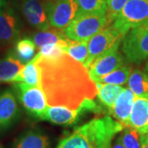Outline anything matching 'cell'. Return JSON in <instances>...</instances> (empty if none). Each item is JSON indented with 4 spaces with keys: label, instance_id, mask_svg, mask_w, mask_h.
Listing matches in <instances>:
<instances>
[{
    "label": "cell",
    "instance_id": "obj_1",
    "mask_svg": "<svg viewBox=\"0 0 148 148\" xmlns=\"http://www.w3.org/2000/svg\"><path fill=\"white\" fill-rule=\"evenodd\" d=\"M40 72V88L49 106L77 109L86 100H94L95 82L82 64L64 52L56 58H34Z\"/></svg>",
    "mask_w": 148,
    "mask_h": 148
},
{
    "label": "cell",
    "instance_id": "obj_2",
    "mask_svg": "<svg viewBox=\"0 0 148 148\" xmlns=\"http://www.w3.org/2000/svg\"><path fill=\"white\" fill-rule=\"evenodd\" d=\"M110 25L106 13H81L77 14L64 32L72 40L86 41Z\"/></svg>",
    "mask_w": 148,
    "mask_h": 148
},
{
    "label": "cell",
    "instance_id": "obj_3",
    "mask_svg": "<svg viewBox=\"0 0 148 148\" xmlns=\"http://www.w3.org/2000/svg\"><path fill=\"white\" fill-rule=\"evenodd\" d=\"M122 53L128 63L141 64L148 58V21L123 36Z\"/></svg>",
    "mask_w": 148,
    "mask_h": 148
},
{
    "label": "cell",
    "instance_id": "obj_4",
    "mask_svg": "<svg viewBox=\"0 0 148 148\" xmlns=\"http://www.w3.org/2000/svg\"><path fill=\"white\" fill-rule=\"evenodd\" d=\"M148 21V0H128L112 26L122 36Z\"/></svg>",
    "mask_w": 148,
    "mask_h": 148
},
{
    "label": "cell",
    "instance_id": "obj_5",
    "mask_svg": "<svg viewBox=\"0 0 148 148\" xmlns=\"http://www.w3.org/2000/svg\"><path fill=\"white\" fill-rule=\"evenodd\" d=\"M104 110L102 106L94 100H86L77 109H69L64 106H49L42 120H47L58 125L70 126L79 120L80 117L87 112L101 114Z\"/></svg>",
    "mask_w": 148,
    "mask_h": 148
},
{
    "label": "cell",
    "instance_id": "obj_6",
    "mask_svg": "<svg viewBox=\"0 0 148 148\" xmlns=\"http://www.w3.org/2000/svg\"><path fill=\"white\" fill-rule=\"evenodd\" d=\"M123 36L110 25L96 33L88 40V57L85 62L84 66L87 68L94 60L100 56L110 52L111 50L118 49Z\"/></svg>",
    "mask_w": 148,
    "mask_h": 148
},
{
    "label": "cell",
    "instance_id": "obj_7",
    "mask_svg": "<svg viewBox=\"0 0 148 148\" xmlns=\"http://www.w3.org/2000/svg\"><path fill=\"white\" fill-rule=\"evenodd\" d=\"M14 89L27 113L34 118L43 119L49 106L42 89L25 83H14Z\"/></svg>",
    "mask_w": 148,
    "mask_h": 148
},
{
    "label": "cell",
    "instance_id": "obj_8",
    "mask_svg": "<svg viewBox=\"0 0 148 148\" xmlns=\"http://www.w3.org/2000/svg\"><path fill=\"white\" fill-rule=\"evenodd\" d=\"M45 8L50 27L63 31L77 16L79 10L77 0H50Z\"/></svg>",
    "mask_w": 148,
    "mask_h": 148
},
{
    "label": "cell",
    "instance_id": "obj_9",
    "mask_svg": "<svg viewBox=\"0 0 148 148\" xmlns=\"http://www.w3.org/2000/svg\"><path fill=\"white\" fill-rule=\"evenodd\" d=\"M21 26L15 11L4 6L0 10V45L8 46L16 43L20 37Z\"/></svg>",
    "mask_w": 148,
    "mask_h": 148
},
{
    "label": "cell",
    "instance_id": "obj_10",
    "mask_svg": "<svg viewBox=\"0 0 148 148\" xmlns=\"http://www.w3.org/2000/svg\"><path fill=\"white\" fill-rule=\"evenodd\" d=\"M124 65V58L118 49L100 56L86 68L93 81L102 77Z\"/></svg>",
    "mask_w": 148,
    "mask_h": 148
},
{
    "label": "cell",
    "instance_id": "obj_11",
    "mask_svg": "<svg viewBox=\"0 0 148 148\" xmlns=\"http://www.w3.org/2000/svg\"><path fill=\"white\" fill-rule=\"evenodd\" d=\"M19 9L27 21L39 31L50 28L45 8L40 0H18Z\"/></svg>",
    "mask_w": 148,
    "mask_h": 148
},
{
    "label": "cell",
    "instance_id": "obj_12",
    "mask_svg": "<svg viewBox=\"0 0 148 148\" xmlns=\"http://www.w3.org/2000/svg\"><path fill=\"white\" fill-rule=\"evenodd\" d=\"M20 115V109L16 95L10 89L0 94V130H5L13 125Z\"/></svg>",
    "mask_w": 148,
    "mask_h": 148
},
{
    "label": "cell",
    "instance_id": "obj_13",
    "mask_svg": "<svg viewBox=\"0 0 148 148\" xmlns=\"http://www.w3.org/2000/svg\"><path fill=\"white\" fill-rule=\"evenodd\" d=\"M136 96L129 88H123L109 114L115 120L127 127Z\"/></svg>",
    "mask_w": 148,
    "mask_h": 148
},
{
    "label": "cell",
    "instance_id": "obj_14",
    "mask_svg": "<svg viewBox=\"0 0 148 148\" xmlns=\"http://www.w3.org/2000/svg\"><path fill=\"white\" fill-rule=\"evenodd\" d=\"M57 148H98L97 143L86 123L76 127L68 137L58 143Z\"/></svg>",
    "mask_w": 148,
    "mask_h": 148
},
{
    "label": "cell",
    "instance_id": "obj_15",
    "mask_svg": "<svg viewBox=\"0 0 148 148\" xmlns=\"http://www.w3.org/2000/svg\"><path fill=\"white\" fill-rule=\"evenodd\" d=\"M127 127H132L140 134H148V97H136Z\"/></svg>",
    "mask_w": 148,
    "mask_h": 148
},
{
    "label": "cell",
    "instance_id": "obj_16",
    "mask_svg": "<svg viewBox=\"0 0 148 148\" xmlns=\"http://www.w3.org/2000/svg\"><path fill=\"white\" fill-rule=\"evenodd\" d=\"M13 148H50L49 140L45 134L39 130L30 129L16 138Z\"/></svg>",
    "mask_w": 148,
    "mask_h": 148
},
{
    "label": "cell",
    "instance_id": "obj_17",
    "mask_svg": "<svg viewBox=\"0 0 148 148\" xmlns=\"http://www.w3.org/2000/svg\"><path fill=\"white\" fill-rule=\"evenodd\" d=\"M32 39L38 49L48 44L58 43L64 45V51L69 42L71 41V40L67 37L63 30H58L55 28H49L44 31H38L32 35Z\"/></svg>",
    "mask_w": 148,
    "mask_h": 148
},
{
    "label": "cell",
    "instance_id": "obj_18",
    "mask_svg": "<svg viewBox=\"0 0 148 148\" xmlns=\"http://www.w3.org/2000/svg\"><path fill=\"white\" fill-rule=\"evenodd\" d=\"M24 64L12 53L0 59V83L14 82Z\"/></svg>",
    "mask_w": 148,
    "mask_h": 148
},
{
    "label": "cell",
    "instance_id": "obj_19",
    "mask_svg": "<svg viewBox=\"0 0 148 148\" xmlns=\"http://www.w3.org/2000/svg\"><path fill=\"white\" fill-rule=\"evenodd\" d=\"M97 88L96 96L101 105L110 111L113 108L117 98L120 95L123 87L114 84H106L101 82H95Z\"/></svg>",
    "mask_w": 148,
    "mask_h": 148
},
{
    "label": "cell",
    "instance_id": "obj_20",
    "mask_svg": "<svg viewBox=\"0 0 148 148\" xmlns=\"http://www.w3.org/2000/svg\"><path fill=\"white\" fill-rule=\"evenodd\" d=\"M128 88L136 97H148V74L143 70L132 71L127 81Z\"/></svg>",
    "mask_w": 148,
    "mask_h": 148
},
{
    "label": "cell",
    "instance_id": "obj_21",
    "mask_svg": "<svg viewBox=\"0 0 148 148\" xmlns=\"http://www.w3.org/2000/svg\"><path fill=\"white\" fill-rule=\"evenodd\" d=\"M13 83H25L40 87V72L34 58L29 63L24 64Z\"/></svg>",
    "mask_w": 148,
    "mask_h": 148
},
{
    "label": "cell",
    "instance_id": "obj_22",
    "mask_svg": "<svg viewBox=\"0 0 148 148\" xmlns=\"http://www.w3.org/2000/svg\"><path fill=\"white\" fill-rule=\"evenodd\" d=\"M36 46L31 38L19 39L15 43V47L12 53L16 58H18L23 64L32 61L36 57Z\"/></svg>",
    "mask_w": 148,
    "mask_h": 148
},
{
    "label": "cell",
    "instance_id": "obj_23",
    "mask_svg": "<svg viewBox=\"0 0 148 148\" xmlns=\"http://www.w3.org/2000/svg\"><path fill=\"white\" fill-rule=\"evenodd\" d=\"M131 73H132V67L124 64L116 70L111 72L110 73L107 74L100 78H97L94 82L106 83V84L122 86V85L127 83V81H128Z\"/></svg>",
    "mask_w": 148,
    "mask_h": 148
},
{
    "label": "cell",
    "instance_id": "obj_24",
    "mask_svg": "<svg viewBox=\"0 0 148 148\" xmlns=\"http://www.w3.org/2000/svg\"><path fill=\"white\" fill-rule=\"evenodd\" d=\"M65 52L84 65L88 57V40L75 41L71 40V41L65 49Z\"/></svg>",
    "mask_w": 148,
    "mask_h": 148
},
{
    "label": "cell",
    "instance_id": "obj_25",
    "mask_svg": "<svg viewBox=\"0 0 148 148\" xmlns=\"http://www.w3.org/2000/svg\"><path fill=\"white\" fill-rule=\"evenodd\" d=\"M78 14L81 13H106V0H77Z\"/></svg>",
    "mask_w": 148,
    "mask_h": 148
},
{
    "label": "cell",
    "instance_id": "obj_26",
    "mask_svg": "<svg viewBox=\"0 0 148 148\" xmlns=\"http://www.w3.org/2000/svg\"><path fill=\"white\" fill-rule=\"evenodd\" d=\"M140 136L141 134L134 128L130 127H124L121 137L125 148H141Z\"/></svg>",
    "mask_w": 148,
    "mask_h": 148
},
{
    "label": "cell",
    "instance_id": "obj_27",
    "mask_svg": "<svg viewBox=\"0 0 148 148\" xmlns=\"http://www.w3.org/2000/svg\"><path fill=\"white\" fill-rule=\"evenodd\" d=\"M64 47L61 44H48L40 48L38 53H36V58H56L62 53H64Z\"/></svg>",
    "mask_w": 148,
    "mask_h": 148
},
{
    "label": "cell",
    "instance_id": "obj_28",
    "mask_svg": "<svg viewBox=\"0 0 148 148\" xmlns=\"http://www.w3.org/2000/svg\"><path fill=\"white\" fill-rule=\"evenodd\" d=\"M128 0H106L107 12L106 15L108 20L111 23L115 20L117 16L123 8Z\"/></svg>",
    "mask_w": 148,
    "mask_h": 148
},
{
    "label": "cell",
    "instance_id": "obj_29",
    "mask_svg": "<svg viewBox=\"0 0 148 148\" xmlns=\"http://www.w3.org/2000/svg\"><path fill=\"white\" fill-rule=\"evenodd\" d=\"M111 148H125L123 143V141H122L121 135L116 136V138H114V141L112 143Z\"/></svg>",
    "mask_w": 148,
    "mask_h": 148
},
{
    "label": "cell",
    "instance_id": "obj_30",
    "mask_svg": "<svg viewBox=\"0 0 148 148\" xmlns=\"http://www.w3.org/2000/svg\"><path fill=\"white\" fill-rule=\"evenodd\" d=\"M141 148H148V134H141Z\"/></svg>",
    "mask_w": 148,
    "mask_h": 148
},
{
    "label": "cell",
    "instance_id": "obj_31",
    "mask_svg": "<svg viewBox=\"0 0 148 148\" xmlns=\"http://www.w3.org/2000/svg\"><path fill=\"white\" fill-rule=\"evenodd\" d=\"M5 5V0H0V10Z\"/></svg>",
    "mask_w": 148,
    "mask_h": 148
},
{
    "label": "cell",
    "instance_id": "obj_32",
    "mask_svg": "<svg viewBox=\"0 0 148 148\" xmlns=\"http://www.w3.org/2000/svg\"><path fill=\"white\" fill-rule=\"evenodd\" d=\"M144 71L148 74V58L147 60V63H146V65H145V69H144Z\"/></svg>",
    "mask_w": 148,
    "mask_h": 148
},
{
    "label": "cell",
    "instance_id": "obj_33",
    "mask_svg": "<svg viewBox=\"0 0 148 148\" xmlns=\"http://www.w3.org/2000/svg\"><path fill=\"white\" fill-rule=\"evenodd\" d=\"M0 148H3V147L1 146V144H0Z\"/></svg>",
    "mask_w": 148,
    "mask_h": 148
}]
</instances>
